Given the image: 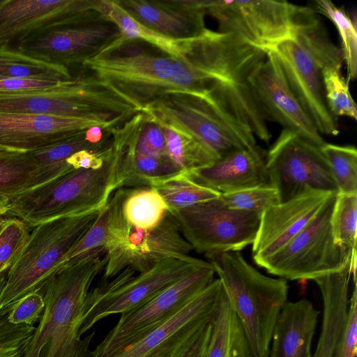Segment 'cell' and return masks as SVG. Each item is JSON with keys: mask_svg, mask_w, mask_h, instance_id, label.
<instances>
[{"mask_svg": "<svg viewBox=\"0 0 357 357\" xmlns=\"http://www.w3.org/2000/svg\"><path fill=\"white\" fill-rule=\"evenodd\" d=\"M222 293L215 278L172 317L110 357H179L212 321Z\"/></svg>", "mask_w": 357, "mask_h": 357, "instance_id": "obj_17", "label": "cell"}, {"mask_svg": "<svg viewBox=\"0 0 357 357\" xmlns=\"http://www.w3.org/2000/svg\"><path fill=\"white\" fill-rule=\"evenodd\" d=\"M206 15L218 23L221 32L236 35L250 45L268 50L291 37L301 27L319 21L307 6L274 0H201Z\"/></svg>", "mask_w": 357, "mask_h": 357, "instance_id": "obj_10", "label": "cell"}, {"mask_svg": "<svg viewBox=\"0 0 357 357\" xmlns=\"http://www.w3.org/2000/svg\"><path fill=\"white\" fill-rule=\"evenodd\" d=\"M254 97L266 120L281 124L319 146L326 142L291 90L272 52L249 80Z\"/></svg>", "mask_w": 357, "mask_h": 357, "instance_id": "obj_21", "label": "cell"}, {"mask_svg": "<svg viewBox=\"0 0 357 357\" xmlns=\"http://www.w3.org/2000/svg\"><path fill=\"white\" fill-rule=\"evenodd\" d=\"M0 111L92 119L114 126L139 112L93 75L71 78L46 88L0 93Z\"/></svg>", "mask_w": 357, "mask_h": 357, "instance_id": "obj_7", "label": "cell"}, {"mask_svg": "<svg viewBox=\"0 0 357 357\" xmlns=\"http://www.w3.org/2000/svg\"><path fill=\"white\" fill-rule=\"evenodd\" d=\"M29 233V227L20 220H5L0 231V273L8 271L14 263Z\"/></svg>", "mask_w": 357, "mask_h": 357, "instance_id": "obj_41", "label": "cell"}, {"mask_svg": "<svg viewBox=\"0 0 357 357\" xmlns=\"http://www.w3.org/2000/svg\"><path fill=\"white\" fill-rule=\"evenodd\" d=\"M100 1L0 0V47L19 45L54 29L101 17Z\"/></svg>", "mask_w": 357, "mask_h": 357, "instance_id": "obj_16", "label": "cell"}, {"mask_svg": "<svg viewBox=\"0 0 357 357\" xmlns=\"http://www.w3.org/2000/svg\"><path fill=\"white\" fill-rule=\"evenodd\" d=\"M211 332V322L191 342L179 357H204Z\"/></svg>", "mask_w": 357, "mask_h": 357, "instance_id": "obj_47", "label": "cell"}, {"mask_svg": "<svg viewBox=\"0 0 357 357\" xmlns=\"http://www.w3.org/2000/svg\"><path fill=\"white\" fill-rule=\"evenodd\" d=\"M155 122L164 135L168 157L181 172H186L202 168L220 159L213 152L188 134L165 123Z\"/></svg>", "mask_w": 357, "mask_h": 357, "instance_id": "obj_31", "label": "cell"}, {"mask_svg": "<svg viewBox=\"0 0 357 357\" xmlns=\"http://www.w3.org/2000/svg\"><path fill=\"white\" fill-rule=\"evenodd\" d=\"M134 42L115 40L82 65L141 112L163 94L183 89L185 66L179 59L152 54Z\"/></svg>", "mask_w": 357, "mask_h": 357, "instance_id": "obj_5", "label": "cell"}, {"mask_svg": "<svg viewBox=\"0 0 357 357\" xmlns=\"http://www.w3.org/2000/svg\"><path fill=\"white\" fill-rule=\"evenodd\" d=\"M209 263L192 256L184 259H167L137 275L134 270L126 268L112 280L104 281L89 291L80 335L107 316L122 314L147 302L188 273Z\"/></svg>", "mask_w": 357, "mask_h": 357, "instance_id": "obj_11", "label": "cell"}, {"mask_svg": "<svg viewBox=\"0 0 357 357\" xmlns=\"http://www.w3.org/2000/svg\"><path fill=\"white\" fill-rule=\"evenodd\" d=\"M97 169H73L43 185L11 199L6 215L29 228L43 222L102 208L119 189L118 152Z\"/></svg>", "mask_w": 357, "mask_h": 357, "instance_id": "obj_4", "label": "cell"}, {"mask_svg": "<svg viewBox=\"0 0 357 357\" xmlns=\"http://www.w3.org/2000/svg\"><path fill=\"white\" fill-rule=\"evenodd\" d=\"M135 149L139 153L150 156H168L162 130L155 121L148 119L144 114Z\"/></svg>", "mask_w": 357, "mask_h": 357, "instance_id": "obj_44", "label": "cell"}, {"mask_svg": "<svg viewBox=\"0 0 357 357\" xmlns=\"http://www.w3.org/2000/svg\"><path fill=\"white\" fill-rule=\"evenodd\" d=\"M98 13L103 20L116 26L120 32L119 42L141 40L153 45L166 55L183 58V40L166 37L146 27L130 15L116 0H101Z\"/></svg>", "mask_w": 357, "mask_h": 357, "instance_id": "obj_29", "label": "cell"}, {"mask_svg": "<svg viewBox=\"0 0 357 357\" xmlns=\"http://www.w3.org/2000/svg\"><path fill=\"white\" fill-rule=\"evenodd\" d=\"M85 130L75 133L65 139L28 152L36 162L38 171L32 188L47 184L75 169L68 159L82 150L98 151L107 147L91 144L86 139ZM31 188V189H32Z\"/></svg>", "mask_w": 357, "mask_h": 357, "instance_id": "obj_28", "label": "cell"}, {"mask_svg": "<svg viewBox=\"0 0 357 357\" xmlns=\"http://www.w3.org/2000/svg\"><path fill=\"white\" fill-rule=\"evenodd\" d=\"M10 78L65 81L72 77L67 66L18 50L0 47V79Z\"/></svg>", "mask_w": 357, "mask_h": 357, "instance_id": "obj_30", "label": "cell"}, {"mask_svg": "<svg viewBox=\"0 0 357 357\" xmlns=\"http://www.w3.org/2000/svg\"><path fill=\"white\" fill-rule=\"evenodd\" d=\"M5 220H6V219H5ZM4 221H5V220H4ZM4 221H3L2 223H1V224H0V231H1V227H2L3 223L4 222Z\"/></svg>", "mask_w": 357, "mask_h": 357, "instance_id": "obj_51", "label": "cell"}, {"mask_svg": "<svg viewBox=\"0 0 357 357\" xmlns=\"http://www.w3.org/2000/svg\"><path fill=\"white\" fill-rule=\"evenodd\" d=\"M62 81L10 78L0 79V93L20 92L53 86Z\"/></svg>", "mask_w": 357, "mask_h": 357, "instance_id": "obj_46", "label": "cell"}, {"mask_svg": "<svg viewBox=\"0 0 357 357\" xmlns=\"http://www.w3.org/2000/svg\"><path fill=\"white\" fill-rule=\"evenodd\" d=\"M337 194L331 193L310 223L259 266L290 280H314L343 269L356 250L342 247L334 240L331 220Z\"/></svg>", "mask_w": 357, "mask_h": 357, "instance_id": "obj_12", "label": "cell"}, {"mask_svg": "<svg viewBox=\"0 0 357 357\" xmlns=\"http://www.w3.org/2000/svg\"><path fill=\"white\" fill-rule=\"evenodd\" d=\"M135 20L166 37L185 40L202 33L206 13L201 0H116Z\"/></svg>", "mask_w": 357, "mask_h": 357, "instance_id": "obj_24", "label": "cell"}, {"mask_svg": "<svg viewBox=\"0 0 357 357\" xmlns=\"http://www.w3.org/2000/svg\"><path fill=\"white\" fill-rule=\"evenodd\" d=\"M183 59L198 76L203 96L224 112L268 143L266 119L252 91L249 80L264 61L266 50L231 33L206 29L183 40Z\"/></svg>", "mask_w": 357, "mask_h": 357, "instance_id": "obj_1", "label": "cell"}, {"mask_svg": "<svg viewBox=\"0 0 357 357\" xmlns=\"http://www.w3.org/2000/svg\"><path fill=\"white\" fill-rule=\"evenodd\" d=\"M324 96L328 107L335 116L357 119L356 105L350 93L349 81L341 70L325 68L321 71Z\"/></svg>", "mask_w": 357, "mask_h": 357, "instance_id": "obj_39", "label": "cell"}, {"mask_svg": "<svg viewBox=\"0 0 357 357\" xmlns=\"http://www.w3.org/2000/svg\"><path fill=\"white\" fill-rule=\"evenodd\" d=\"M152 187L158 190L171 213L217 198L220 195L216 191L192 182L183 172L160 181Z\"/></svg>", "mask_w": 357, "mask_h": 357, "instance_id": "obj_34", "label": "cell"}, {"mask_svg": "<svg viewBox=\"0 0 357 357\" xmlns=\"http://www.w3.org/2000/svg\"><path fill=\"white\" fill-rule=\"evenodd\" d=\"M317 11L329 19L336 27L341 39L343 61L347 65V80L357 74V29L356 17L352 20L344 7L328 0L315 1Z\"/></svg>", "mask_w": 357, "mask_h": 357, "instance_id": "obj_35", "label": "cell"}, {"mask_svg": "<svg viewBox=\"0 0 357 357\" xmlns=\"http://www.w3.org/2000/svg\"><path fill=\"white\" fill-rule=\"evenodd\" d=\"M331 194L308 191L265 211L252 243V254L255 264L259 266L303 229Z\"/></svg>", "mask_w": 357, "mask_h": 357, "instance_id": "obj_23", "label": "cell"}, {"mask_svg": "<svg viewBox=\"0 0 357 357\" xmlns=\"http://www.w3.org/2000/svg\"><path fill=\"white\" fill-rule=\"evenodd\" d=\"M148 119L188 134L219 158L243 149H255L256 138L247 126L199 93L167 92L141 110Z\"/></svg>", "mask_w": 357, "mask_h": 357, "instance_id": "obj_8", "label": "cell"}, {"mask_svg": "<svg viewBox=\"0 0 357 357\" xmlns=\"http://www.w3.org/2000/svg\"><path fill=\"white\" fill-rule=\"evenodd\" d=\"M44 308L43 294L40 291H34L18 301L6 317L13 324L33 325L40 319Z\"/></svg>", "mask_w": 357, "mask_h": 357, "instance_id": "obj_45", "label": "cell"}, {"mask_svg": "<svg viewBox=\"0 0 357 357\" xmlns=\"http://www.w3.org/2000/svg\"><path fill=\"white\" fill-rule=\"evenodd\" d=\"M113 208L114 203L111 195L106 205L100 211L93 224L69 252L66 263L94 249L105 247Z\"/></svg>", "mask_w": 357, "mask_h": 357, "instance_id": "obj_42", "label": "cell"}, {"mask_svg": "<svg viewBox=\"0 0 357 357\" xmlns=\"http://www.w3.org/2000/svg\"><path fill=\"white\" fill-rule=\"evenodd\" d=\"M167 211L166 203L153 187L131 188L122 204L127 222L144 229L156 227Z\"/></svg>", "mask_w": 357, "mask_h": 357, "instance_id": "obj_33", "label": "cell"}, {"mask_svg": "<svg viewBox=\"0 0 357 357\" xmlns=\"http://www.w3.org/2000/svg\"><path fill=\"white\" fill-rule=\"evenodd\" d=\"M119 36L114 23L98 17L50 31L21 43L17 48L68 67L72 63L82 64Z\"/></svg>", "mask_w": 357, "mask_h": 357, "instance_id": "obj_20", "label": "cell"}, {"mask_svg": "<svg viewBox=\"0 0 357 357\" xmlns=\"http://www.w3.org/2000/svg\"><path fill=\"white\" fill-rule=\"evenodd\" d=\"M215 273L210 262L169 285L147 302L121 314L116 324L92 351V357H110L143 338L205 289L215 279Z\"/></svg>", "mask_w": 357, "mask_h": 357, "instance_id": "obj_14", "label": "cell"}, {"mask_svg": "<svg viewBox=\"0 0 357 357\" xmlns=\"http://www.w3.org/2000/svg\"><path fill=\"white\" fill-rule=\"evenodd\" d=\"M130 189L121 188L112 195L114 208L105 247L107 262L103 269L104 281L126 268L141 273L165 259L191 257L192 249L169 211L152 229H144L127 222L122 213V204Z\"/></svg>", "mask_w": 357, "mask_h": 357, "instance_id": "obj_9", "label": "cell"}, {"mask_svg": "<svg viewBox=\"0 0 357 357\" xmlns=\"http://www.w3.org/2000/svg\"><path fill=\"white\" fill-rule=\"evenodd\" d=\"M319 311L306 298L287 301L273 331L268 357H312Z\"/></svg>", "mask_w": 357, "mask_h": 357, "instance_id": "obj_26", "label": "cell"}, {"mask_svg": "<svg viewBox=\"0 0 357 357\" xmlns=\"http://www.w3.org/2000/svg\"><path fill=\"white\" fill-rule=\"evenodd\" d=\"M210 262L243 328L252 357H268L274 326L287 301V280L263 275L238 252L218 255Z\"/></svg>", "mask_w": 357, "mask_h": 357, "instance_id": "obj_3", "label": "cell"}, {"mask_svg": "<svg viewBox=\"0 0 357 357\" xmlns=\"http://www.w3.org/2000/svg\"><path fill=\"white\" fill-rule=\"evenodd\" d=\"M350 259L343 269L314 280L321 294L323 317L320 335L312 357L356 356L357 289L354 286L349 298Z\"/></svg>", "mask_w": 357, "mask_h": 357, "instance_id": "obj_18", "label": "cell"}, {"mask_svg": "<svg viewBox=\"0 0 357 357\" xmlns=\"http://www.w3.org/2000/svg\"><path fill=\"white\" fill-rule=\"evenodd\" d=\"M266 50L276 57L291 90L319 133L337 135V119L326 102L321 70L309 53L292 36Z\"/></svg>", "mask_w": 357, "mask_h": 357, "instance_id": "obj_19", "label": "cell"}, {"mask_svg": "<svg viewBox=\"0 0 357 357\" xmlns=\"http://www.w3.org/2000/svg\"><path fill=\"white\" fill-rule=\"evenodd\" d=\"M183 174L196 184L220 194L270 185L265 160L259 148L236 151L208 166Z\"/></svg>", "mask_w": 357, "mask_h": 357, "instance_id": "obj_25", "label": "cell"}, {"mask_svg": "<svg viewBox=\"0 0 357 357\" xmlns=\"http://www.w3.org/2000/svg\"><path fill=\"white\" fill-rule=\"evenodd\" d=\"M309 53L321 71L342 68L343 56L340 48L329 39L319 21L299 28L292 36Z\"/></svg>", "mask_w": 357, "mask_h": 357, "instance_id": "obj_36", "label": "cell"}, {"mask_svg": "<svg viewBox=\"0 0 357 357\" xmlns=\"http://www.w3.org/2000/svg\"><path fill=\"white\" fill-rule=\"evenodd\" d=\"M7 271H5L0 273V294L6 282Z\"/></svg>", "mask_w": 357, "mask_h": 357, "instance_id": "obj_49", "label": "cell"}, {"mask_svg": "<svg viewBox=\"0 0 357 357\" xmlns=\"http://www.w3.org/2000/svg\"><path fill=\"white\" fill-rule=\"evenodd\" d=\"M204 357H252L243 328L224 289L211 321V332Z\"/></svg>", "mask_w": 357, "mask_h": 357, "instance_id": "obj_27", "label": "cell"}, {"mask_svg": "<svg viewBox=\"0 0 357 357\" xmlns=\"http://www.w3.org/2000/svg\"><path fill=\"white\" fill-rule=\"evenodd\" d=\"M33 325L11 324L0 317V357H22L33 336Z\"/></svg>", "mask_w": 357, "mask_h": 357, "instance_id": "obj_43", "label": "cell"}, {"mask_svg": "<svg viewBox=\"0 0 357 357\" xmlns=\"http://www.w3.org/2000/svg\"><path fill=\"white\" fill-rule=\"evenodd\" d=\"M101 209L58 218L33 227L7 271L0 294V317L8 314L21 298L44 288L66 264L68 254L93 224Z\"/></svg>", "mask_w": 357, "mask_h": 357, "instance_id": "obj_6", "label": "cell"}, {"mask_svg": "<svg viewBox=\"0 0 357 357\" xmlns=\"http://www.w3.org/2000/svg\"><path fill=\"white\" fill-rule=\"evenodd\" d=\"M10 199L5 197H0V215H6L9 208Z\"/></svg>", "mask_w": 357, "mask_h": 357, "instance_id": "obj_48", "label": "cell"}, {"mask_svg": "<svg viewBox=\"0 0 357 357\" xmlns=\"http://www.w3.org/2000/svg\"><path fill=\"white\" fill-rule=\"evenodd\" d=\"M96 126H115L92 119L0 111V149L30 152Z\"/></svg>", "mask_w": 357, "mask_h": 357, "instance_id": "obj_22", "label": "cell"}, {"mask_svg": "<svg viewBox=\"0 0 357 357\" xmlns=\"http://www.w3.org/2000/svg\"><path fill=\"white\" fill-rule=\"evenodd\" d=\"M220 198L229 208L261 214L267 209L280 204L278 191L271 185L220 194Z\"/></svg>", "mask_w": 357, "mask_h": 357, "instance_id": "obj_40", "label": "cell"}, {"mask_svg": "<svg viewBox=\"0 0 357 357\" xmlns=\"http://www.w3.org/2000/svg\"><path fill=\"white\" fill-rule=\"evenodd\" d=\"M105 248L63 265L47 281L45 308L22 357H92L95 331L79 333L90 287L107 262Z\"/></svg>", "mask_w": 357, "mask_h": 357, "instance_id": "obj_2", "label": "cell"}, {"mask_svg": "<svg viewBox=\"0 0 357 357\" xmlns=\"http://www.w3.org/2000/svg\"><path fill=\"white\" fill-rule=\"evenodd\" d=\"M331 224L335 243L356 250L357 194H337Z\"/></svg>", "mask_w": 357, "mask_h": 357, "instance_id": "obj_38", "label": "cell"}, {"mask_svg": "<svg viewBox=\"0 0 357 357\" xmlns=\"http://www.w3.org/2000/svg\"><path fill=\"white\" fill-rule=\"evenodd\" d=\"M171 213L192 249L208 259L252 245L261 216L229 208L220 196Z\"/></svg>", "mask_w": 357, "mask_h": 357, "instance_id": "obj_13", "label": "cell"}, {"mask_svg": "<svg viewBox=\"0 0 357 357\" xmlns=\"http://www.w3.org/2000/svg\"><path fill=\"white\" fill-rule=\"evenodd\" d=\"M296 132L283 128L265 160L269 185L280 203L311 190L338 193L321 147Z\"/></svg>", "mask_w": 357, "mask_h": 357, "instance_id": "obj_15", "label": "cell"}, {"mask_svg": "<svg viewBox=\"0 0 357 357\" xmlns=\"http://www.w3.org/2000/svg\"><path fill=\"white\" fill-rule=\"evenodd\" d=\"M3 216V215H0V224L5 220V218Z\"/></svg>", "mask_w": 357, "mask_h": 357, "instance_id": "obj_50", "label": "cell"}, {"mask_svg": "<svg viewBox=\"0 0 357 357\" xmlns=\"http://www.w3.org/2000/svg\"><path fill=\"white\" fill-rule=\"evenodd\" d=\"M321 150L328 162L338 193L357 194L356 149L326 143Z\"/></svg>", "mask_w": 357, "mask_h": 357, "instance_id": "obj_37", "label": "cell"}, {"mask_svg": "<svg viewBox=\"0 0 357 357\" xmlns=\"http://www.w3.org/2000/svg\"><path fill=\"white\" fill-rule=\"evenodd\" d=\"M38 171L28 152L0 149V197L10 200L31 189Z\"/></svg>", "mask_w": 357, "mask_h": 357, "instance_id": "obj_32", "label": "cell"}]
</instances>
